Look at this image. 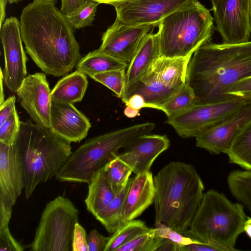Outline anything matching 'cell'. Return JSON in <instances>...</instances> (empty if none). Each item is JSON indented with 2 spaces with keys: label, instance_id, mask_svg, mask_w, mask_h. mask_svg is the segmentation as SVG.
Segmentation results:
<instances>
[{
  "label": "cell",
  "instance_id": "1",
  "mask_svg": "<svg viewBox=\"0 0 251 251\" xmlns=\"http://www.w3.org/2000/svg\"><path fill=\"white\" fill-rule=\"evenodd\" d=\"M56 0H33L24 8L20 20L26 52L41 70L59 77L71 71L80 59L74 29Z\"/></svg>",
  "mask_w": 251,
  "mask_h": 251
},
{
  "label": "cell",
  "instance_id": "2",
  "mask_svg": "<svg viewBox=\"0 0 251 251\" xmlns=\"http://www.w3.org/2000/svg\"><path fill=\"white\" fill-rule=\"evenodd\" d=\"M186 82L193 89L196 104L230 99V88L251 76V41L237 44L206 43L193 53Z\"/></svg>",
  "mask_w": 251,
  "mask_h": 251
},
{
  "label": "cell",
  "instance_id": "3",
  "mask_svg": "<svg viewBox=\"0 0 251 251\" xmlns=\"http://www.w3.org/2000/svg\"><path fill=\"white\" fill-rule=\"evenodd\" d=\"M155 224L184 234L201 202L204 187L193 165L171 161L154 176Z\"/></svg>",
  "mask_w": 251,
  "mask_h": 251
},
{
  "label": "cell",
  "instance_id": "4",
  "mask_svg": "<svg viewBox=\"0 0 251 251\" xmlns=\"http://www.w3.org/2000/svg\"><path fill=\"white\" fill-rule=\"evenodd\" d=\"M14 145L23 164L26 200L39 184L56 176L72 153L71 142L30 120L21 122Z\"/></svg>",
  "mask_w": 251,
  "mask_h": 251
},
{
  "label": "cell",
  "instance_id": "5",
  "mask_svg": "<svg viewBox=\"0 0 251 251\" xmlns=\"http://www.w3.org/2000/svg\"><path fill=\"white\" fill-rule=\"evenodd\" d=\"M244 206L214 189L204 193L188 230L183 234L222 251H236L238 236L244 232L247 217Z\"/></svg>",
  "mask_w": 251,
  "mask_h": 251
},
{
  "label": "cell",
  "instance_id": "6",
  "mask_svg": "<svg viewBox=\"0 0 251 251\" xmlns=\"http://www.w3.org/2000/svg\"><path fill=\"white\" fill-rule=\"evenodd\" d=\"M155 126L152 122L138 124L88 139L72 152L56 175V179L88 184L120 149L126 148L140 136L151 133Z\"/></svg>",
  "mask_w": 251,
  "mask_h": 251
},
{
  "label": "cell",
  "instance_id": "7",
  "mask_svg": "<svg viewBox=\"0 0 251 251\" xmlns=\"http://www.w3.org/2000/svg\"><path fill=\"white\" fill-rule=\"evenodd\" d=\"M213 20L209 11L197 0L164 18L158 25L160 56L193 55L202 45L211 42Z\"/></svg>",
  "mask_w": 251,
  "mask_h": 251
},
{
  "label": "cell",
  "instance_id": "8",
  "mask_svg": "<svg viewBox=\"0 0 251 251\" xmlns=\"http://www.w3.org/2000/svg\"><path fill=\"white\" fill-rule=\"evenodd\" d=\"M79 212L67 198L58 196L47 203L32 242V251H72L75 225Z\"/></svg>",
  "mask_w": 251,
  "mask_h": 251
},
{
  "label": "cell",
  "instance_id": "9",
  "mask_svg": "<svg viewBox=\"0 0 251 251\" xmlns=\"http://www.w3.org/2000/svg\"><path fill=\"white\" fill-rule=\"evenodd\" d=\"M246 102V100L235 97L216 102L195 104L176 116L167 118L166 123L181 137L196 138L231 117Z\"/></svg>",
  "mask_w": 251,
  "mask_h": 251
},
{
  "label": "cell",
  "instance_id": "10",
  "mask_svg": "<svg viewBox=\"0 0 251 251\" xmlns=\"http://www.w3.org/2000/svg\"><path fill=\"white\" fill-rule=\"evenodd\" d=\"M216 29L224 44L249 41L251 0H211Z\"/></svg>",
  "mask_w": 251,
  "mask_h": 251
},
{
  "label": "cell",
  "instance_id": "11",
  "mask_svg": "<svg viewBox=\"0 0 251 251\" xmlns=\"http://www.w3.org/2000/svg\"><path fill=\"white\" fill-rule=\"evenodd\" d=\"M0 35L5 60L4 82L11 92L16 93L26 76L27 60L22 45L20 22L16 17L5 19Z\"/></svg>",
  "mask_w": 251,
  "mask_h": 251
},
{
  "label": "cell",
  "instance_id": "12",
  "mask_svg": "<svg viewBox=\"0 0 251 251\" xmlns=\"http://www.w3.org/2000/svg\"><path fill=\"white\" fill-rule=\"evenodd\" d=\"M194 0H127L115 5L116 18L126 25H158L164 18Z\"/></svg>",
  "mask_w": 251,
  "mask_h": 251
},
{
  "label": "cell",
  "instance_id": "13",
  "mask_svg": "<svg viewBox=\"0 0 251 251\" xmlns=\"http://www.w3.org/2000/svg\"><path fill=\"white\" fill-rule=\"evenodd\" d=\"M153 26L152 25H126L116 18L103 33L99 50L128 65L143 37Z\"/></svg>",
  "mask_w": 251,
  "mask_h": 251
},
{
  "label": "cell",
  "instance_id": "14",
  "mask_svg": "<svg viewBox=\"0 0 251 251\" xmlns=\"http://www.w3.org/2000/svg\"><path fill=\"white\" fill-rule=\"evenodd\" d=\"M18 102L36 124L50 128L52 100L46 75L36 73L26 76L17 90Z\"/></svg>",
  "mask_w": 251,
  "mask_h": 251
},
{
  "label": "cell",
  "instance_id": "15",
  "mask_svg": "<svg viewBox=\"0 0 251 251\" xmlns=\"http://www.w3.org/2000/svg\"><path fill=\"white\" fill-rule=\"evenodd\" d=\"M251 120V100L231 117L196 137V146L210 153H226L238 131Z\"/></svg>",
  "mask_w": 251,
  "mask_h": 251
},
{
  "label": "cell",
  "instance_id": "16",
  "mask_svg": "<svg viewBox=\"0 0 251 251\" xmlns=\"http://www.w3.org/2000/svg\"><path fill=\"white\" fill-rule=\"evenodd\" d=\"M170 146L166 135L150 133L138 137L117 156L137 175L150 171L156 158Z\"/></svg>",
  "mask_w": 251,
  "mask_h": 251
},
{
  "label": "cell",
  "instance_id": "17",
  "mask_svg": "<svg viewBox=\"0 0 251 251\" xmlns=\"http://www.w3.org/2000/svg\"><path fill=\"white\" fill-rule=\"evenodd\" d=\"M25 186L23 164L16 147L0 142V198L13 206Z\"/></svg>",
  "mask_w": 251,
  "mask_h": 251
},
{
  "label": "cell",
  "instance_id": "18",
  "mask_svg": "<svg viewBox=\"0 0 251 251\" xmlns=\"http://www.w3.org/2000/svg\"><path fill=\"white\" fill-rule=\"evenodd\" d=\"M91 125L73 103L52 100L50 128L70 142H79L87 135Z\"/></svg>",
  "mask_w": 251,
  "mask_h": 251
},
{
  "label": "cell",
  "instance_id": "19",
  "mask_svg": "<svg viewBox=\"0 0 251 251\" xmlns=\"http://www.w3.org/2000/svg\"><path fill=\"white\" fill-rule=\"evenodd\" d=\"M155 188L151 171L131 178L122 213L123 225L140 216L154 202Z\"/></svg>",
  "mask_w": 251,
  "mask_h": 251
},
{
  "label": "cell",
  "instance_id": "20",
  "mask_svg": "<svg viewBox=\"0 0 251 251\" xmlns=\"http://www.w3.org/2000/svg\"><path fill=\"white\" fill-rule=\"evenodd\" d=\"M160 56L158 33L147 34L127 66L125 92L138 82Z\"/></svg>",
  "mask_w": 251,
  "mask_h": 251
},
{
  "label": "cell",
  "instance_id": "21",
  "mask_svg": "<svg viewBox=\"0 0 251 251\" xmlns=\"http://www.w3.org/2000/svg\"><path fill=\"white\" fill-rule=\"evenodd\" d=\"M178 90L163 83L151 68L138 82L124 92L121 99L125 102L137 94L143 97L148 108L160 110L161 106Z\"/></svg>",
  "mask_w": 251,
  "mask_h": 251
},
{
  "label": "cell",
  "instance_id": "22",
  "mask_svg": "<svg viewBox=\"0 0 251 251\" xmlns=\"http://www.w3.org/2000/svg\"><path fill=\"white\" fill-rule=\"evenodd\" d=\"M192 56H160L153 63L151 69L163 83L178 90L186 83L188 67Z\"/></svg>",
  "mask_w": 251,
  "mask_h": 251
},
{
  "label": "cell",
  "instance_id": "23",
  "mask_svg": "<svg viewBox=\"0 0 251 251\" xmlns=\"http://www.w3.org/2000/svg\"><path fill=\"white\" fill-rule=\"evenodd\" d=\"M88 86L86 75L76 70L60 79L51 91L52 100L70 103L82 100Z\"/></svg>",
  "mask_w": 251,
  "mask_h": 251
},
{
  "label": "cell",
  "instance_id": "24",
  "mask_svg": "<svg viewBox=\"0 0 251 251\" xmlns=\"http://www.w3.org/2000/svg\"><path fill=\"white\" fill-rule=\"evenodd\" d=\"M115 196L103 167L88 184V194L85 200L87 209L95 217Z\"/></svg>",
  "mask_w": 251,
  "mask_h": 251
},
{
  "label": "cell",
  "instance_id": "25",
  "mask_svg": "<svg viewBox=\"0 0 251 251\" xmlns=\"http://www.w3.org/2000/svg\"><path fill=\"white\" fill-rule=\"evenodd\" d=\"M128 65L100 51L89 52L76 65L77 70L90 77L94 74L113 70H126Z\"/></svg>",
  "mask_w": 251,
  "mask_h": 251
},
{
  "label": "cell",
  "instance_id": "26",
  "mask_svg": "<svg viewBox=\"0 0 251 251\" xmlns=\"http://www.w3.org/2000/svg\"><path fill=\"white\" fill-rule=\"evenodd\" d=\"M226 154L230 163L251 171V120L237 133Z\"/></svg>",
  "mask_w": 251,
  "mask_h": 251
},
{
  "label": "cell",
  "instance_id": "27",
  "mask_svg": "<svg viewBox=\"0 0 251 251\" xmlns=\"http://www.w3.org/2000/svg\"><path fill=\"white\" fill-rule=\"evenodd\" d=\"M130 181L131 178L127 185L95 216L110 233L113 234L123 226L122 213Z\"/></svg>",
  "mask_w": 251,
  "mask_h": 251
},
{
  "label": "cell",
  "instance_id": "28",
  "mask_svg": "<svg viewBox=\"0 0 251 251\" xmlns=\"http://www.w3.org/2000/svg\"><path fill=\"white\" fill-rule=\"evenodd\" d=\"M227 184L232 196L251 214V171H232L229 175Z\"/></svg>",
  "mask_w": 251,
  "mask_h": 251
},
{
  "label": "cell",
  "instance_id": "29",
  "mask_svg": "<svg viewBox=\"0 0 251 251\" xmlns=\"http://www.w3.org/2000/svg\"><path fill=\"white\" fill-rule=\"evenodd\" d=\"M150 229L143 221L135 219L130 221L123 225L109 237L104 251H116L123 245Z\"/></svg>",
  "mask_w": 251,
  "mask_h": 251
},
{
  "label": "cell",
  "instance_id": "30",
  "mask_svg": "<svg viewBox=\"0 0 251 251\" xmlns=\"http://www.w3.org/2000/svg\"><path fill=\"white\" fill-rule=\"evenodd\" d=\"M196 101L194 92L186 82L161 106L160 110L170 118L190 108L196 104Z\"/></svg>",
  "mask_w": 251,
  "mask_h": 251
},
{
  "label": "cell",
  "instance_id": "31",
  "mask_svg": "<svg viewBox=\"0 0 251 251\" xmlns=\"http://www.w3.org/2000/svg\"><path fill=\"white\" fill-rule=\"evenodd\" d=\"M110 185L116 196L127 184L131 169L117 156L104 167Z\"/></svg>",
  "mask_w": 251,
  "mask_h": 251
},
{
  "label": "cell",
  "instance_id": "32",
  "mask_svg": "<svg viewBox=\"0 0 251 251\" xmlns=\"http://www.w3.org/2000/svg\"><path fill=\"white\" fill-rule=\"evenodd\" d=\"M163 239L156 234L154 228H151L116 251H157Z\"/></svg>",
  "mask_w": 251,
  "mask_h": 251
},
{
  "label": "cell",
  "instance_id": "33",
  "mask_svg": "<svg viewBox=\"0 0 251 251\" xmlns=\"http://www.w3.org/2000/svg\"><path fill=\"white\" fill-rule=\"evenodd\" d=\"M126 70H113L93 75L91 77L112 90L121 98L126 85Z\"/></svg>",
  "mask_w": 251,
  "mask_h": 251
},
{
  "label": "cell",
  "instance_id": "34",
  "mask_svg": "<svg viewBox=\"0 0 251 251\" xmlns=\"http://www.w3.org/2000/svg\"><path fill=\"white\" fill-rule=\"evenodd\" d=\"M99 3L88 0L80 9L66 18L73 29H78L92 25Z\"/></svg>",
  "mask_w": 251,
  "mask_h": 251
},
{
  "label": "cell",
  "instance_id": "35",
  "mask_svg": "<svg viewBox=\"0 0 251 251\" xmlns=\"http://www.w3.org/2000/svg\"><path fill=\"white\" fill-rule=\"evenodd\" d=\"M21 122L16 109L0 126V142L9 146L14 145L19 133Z\"/></svg>",
  "mask_w": 251,
  "mask_h": 251
},
{
  "label": "cell",
  "instance_id": "36",
  "mask_svg": "<svg viewBox=\"0 0 251 251\" xmlns=\"http://www.w3.org/2000/svg\"><path fill=\"white\" fill-rule=\"evenodd\" d=\"M154 229L157 236L169 239L181 247L192 243L201 242L185 236L163 224L158 223L155 225Z\"/></svg>",
  "mask_w": 251,
  "mask_h": 251
},
{
  "label": "cell",
  "instance_id": "37",
  "mask_svg": "<svg viewBox=\"0 0 251 251\" xmlns=\"http://www.w3.org/2000/svg\"><path fill=\"white\" fill-rule=\"evenodd\" d=\"M24 250V247L12 235L9 227L0 229V251Z\"/></svg>",
  "mask_w": 251,
  "mask_h": 251
},
{
  "label": "cell",
  "instance_id": "38",
  "mask_svg": "<svg viewBox=\"0 0 251 251\" xmlns=\"http://www.w3.org/2000/svg\"><path fill=\"white\" fill-rule=\"evenodd\" d=\"M109 239L97 229L91 230L87 235L88 251H104Z\"/></svg>",
  "mask_w": 251,
  "mask_h": 251
},
{
  "label": "cell",
  "instance_id": "39",
  "mask_svg": "<svg viewBox=\"0 0 251 251\" xmlns=\"http://www.w3.org/2000/svg\"><path fill=\"white\" fill-rule=\"evenodd\" d=\"M73 251H88L87 235L85 229L77 223L73 234Z\"/></svg>",
  "mask_w": 251,
  "mask_h": 251
},
{
  "label": "cell",
  "instance_id": "40",
  "mask_svg": "<svg viewBox=\"0 0 251 251\" xmlns=\"http://www.w3.org/2000/svg\"><path fill=\"white\" fill-rule=\"evenodd\" d=\"M251 94V76L243 78L229 90L228 94L232 97L245 99Z\"/></svg>",
  "mask_w": 251,
  "mask_h": 251
},
{
  "label": "cell",
  "instance_id": "41",
  "mask_svg": "<svg viewBox=\"0 0 251 251\" xmlns=\"http://www.w3.org/2000/svg\"><path fill=\"white\" fill-rule=\"evenodd\" d=\"M12 206L10 203L0 198V229L9 227Z\"/></svg>",
  "mask_w": 251,
  "mask_h": 251
},
{
  "label": "cell",
  "instance_id": "42",
  "mask_svg": "<svg viewBox=\"0 0 251 251\" xmlns=\"http://www.w3.org/2000/svg\"><path fill=\"white\" fill-rule=\"evenodd\" d=\"M16 97L13 95L6 100L0 107V126L16 110Z\"/></svg>",
  "mask_w": 251,
  "mask_h": 251
},
{
  "label": "cell",
  "instance_id": "43",
  "mask_svg": "<svg viewBox=\"0 0 251 251\" xmlns=\"http://www.w3.org/2000/svg\"><path fill=\"white\" fill-rule=\"evenodd\" d=\"M88 0H61L60 11L66 15H71L84 5Z\"/></svg>",
  "mask_w": 251,
  "mask_h": 251
},
{
  "label": "cell",
  "instance_id": "44",
  "mask_svg": "<svg viewBox=\"0 0 251 251\" xmlns=\"http://www.w3.org/2000/svg\"><path fill=\"white\" fill-rule=\"evenodd\" d=\"M180 251H222L221 249L208 244L199 242L192 243L180 248Z\"/></svg>",
  "mask_w": 251,
  "mask_h": 251
},
{
  "label": "cell",
  "instance_id": "45",
  "mask_svg": "<svg viewBox=\"0 0 251 251\" xmlns=\"http://www.w3.org/2000/svg\"><path fill=\"white\" fill-rule=\"evenodd\" d=\"M125 103L126 106L139 111L143 108H148L143 97L137 94L131 96Z\"/></svg>",
  "mask_w": 251,
  "mask_h": 251
},
{
  "label": "cell",
  "instance_id": "46",
  "mask_svg": "<svg viewBox=\"0 0 251 251\" xmlns=\"http://www.w3.org/2000/svg\"><path fill=\"white\" fill-rule=\"evenodd\" d=\"M180 248L181 246L178 244H177L169 239L164 238L157 251H180Z\"/></svg>",
  "mask_w": 251,
  "mask_h": 251
},
{
  "label": "cell",
  "instance_id": "47",
  "mask_svg": "<svg viewBox=\"0 0 251 251\" xmlns=\"http://www.w3.org/2000/svg\"><path fill=\"white\" fill-rule=\"evenodd\" d=\"M7 0H0V28H1L3 23L5 21V8Z\"/></svg>",
  "mask_w": 251,
  "mask_h": 251
},
{
  "label": "cell",
  "instance_id": "48",
  "mask_svg": "<svg viewBox=\"0 0 251 251\" xmlns=\"http://www.w3.org/2000/svg\"><path fill=\"white\" fill-rule=\"evenodd\" d=\"M140 111L135 110L129 106H126L124 113L128 118H134L140 115Z\"/></svg>",
  "mask_w": 251,
  "mask_h": 251
},
{
  "label": "cell",
  "instance_id": "49",
  "mask_svg": "<svg viewBox=\"0 0 251 251\" xmlns=\"http://www.w3.org/2000/svg\"><path fill=\"white\" fill-rule=\"evenodd\" d=\"M0 105L3 103L4 101V91L3 88L4 80H3V72L2 71L1 68H0Z\"/></svg>",
  "mask_w": 251,
  "mask_h": 251
},
{
  "label": "cell",
  "instance_id": "50",
  "mask_svg": "<svg viewBox=\"0 0 251 251\" xmlns=\"http://www.w3.org/2000/svg\"><path fill=\"white\" fill-rule=\"evenodd\" d=\"M96 2H98L99 4L100 3H104L110 4L113 6L115 5L120 3L121 2H124L127 0H93Z\"/></svg>",
  "mask_w": 251,
  "mask_h": 251
},
{
  "label": "cell",
  "instance_id": "51",
  "mask_svg": "<svg viewBox=\"0 0 251 251\" xmlns=\"http://www.w3.org/2000/svg\"><path fill=\"white\" fill-rule=\"evenodd\" d=\"M244 232L251 238V223L247 222L246 221L244 226Z\"/></svg>",
  "mask_w": 251,
  "mask_h": 251
},
{
  "label": "cell",
  "instance_id": "52",
  "mask_svg": "<svg viewBox=\"0 0 251 251\" xmlns=\"http://www.w3.org/2000/svg\"><path fill=\"white\" fill-rule=\"evenodd\" d=\"M10 3H17L22 0H7Z\"/></svg>",
  "mask_w": 251,
  "mask_h": 251
},
{
  "label": "cell",
  "instance_id": "53",
  "mask_svg": "<svg viewBox=\"0 0 251 251\" xmlns=\"http://www.w3.org/2000/svg\"><path fill=\"white\" fill-rule=\"evenodd\" d=\"M250 23H251V0L250 2Z\"/></svg>",
  "mask_w": 251,
  "mask_h": 251
},
{
  "label": "cell",
  "instance_id": "54",
  "mask_svg": "<svg viewBox=\"0 0 251 251\" xmlns=\"http://www.w3.org/2000/svg\"><path fill=\"white\" fill-rule=\"evenodd\" d=\"M245 100H251V94L247 96L245 99Z\"/></svg>",
  "mask_w": 251,
  "mask_h": 251
},
{
  "label": "cell",
  "instance_id": "55",
  "mask_svg": "<svg viewBox=\"0 0 251 251\" xmlns=\"http://www.w3.org/2000/svg\"><path fill=\"white\" fill-rule=\"evenodd\" d=\"M246 222L251 223V217H247V219L246 220Z\"/></svg>",
  "mask_w": 251,
  "mask_h": 251
}]
</instances>
